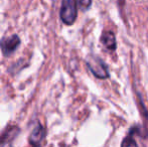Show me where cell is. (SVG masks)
Listing matches in <instances>:
<instances>
[{
	"label": "cell",
	"mask_w": 148,
	"mask_h": 147,
	"mask_svg": "<svg viewBox=\"0 0 148 147\" xmlns=\"http://www.w3.org/2000/svg\"><path fill=\"white\" fill-rule=\"evenodd\" d=\"M60 19L66 25H72L77 18V2L76 0H62L60 7Z\"/></svg>",
	"instance_id": "6da1fadb"
},
{
	"label": "cell",
	"mask_w": 148,
	"mask_h": 147,
	"mask_svg": "<svg viewBox=\"0 0 148 147\" xmlns=\"http://www.w3.org/2000/svg\"><path fill=\"white\" fill-rule=\"evenodd\" d=\"M86 64L90 71L98 79H107L109 77V73H108L105 64L96 55H89L86 59Z\"/></svg>",
	"instance_id": "7a4b0ae2"
},
{
	"label": "cell",
	"mask_w": 148,
	"mask_h": 147,
	"mask_svg": "<svg viewBox=\"0 0 148 147\" xmlns=\"http://www.w3.org/2000/svg\"><path fill=\"white\" fill-rule=\"evenodd\" d=\"M20 44V38L18 36L13 34L7 37H4L0 40V47L5 57L10 55L17 49V47Z\"/></svg>",
	"instance_id": "3957f363"
},
{
	"label": "cell",
	"mask_w": 148,
	"mask_h": 147,
	"mask_svg": "<svg viewBox=\"0 0 148 147\" xmlns=\"http://www.w3.org/2000/svg\"><path fill=\"white\" fill-rule=\"evenodd\" d=\"M45 136V128L39 123H37L36 126H35L32 131H31V133L29 135V139L28 140H29V143L32 146H36V145H39V143L43 140Z\"/></svg>",
	"instance_id": "277c9868"
},
{
	"label": "cell",
	"mask_w": 148,
	"mask_h": 147,
	"mask_svg": "<svg viewBox=\"0 0 148 147\" xmlns=\"http://www.w3.org/2000/svg\"><path fill=\"white\" fill-rule=\"evenodd\" d=\"M101 42L103 43L108 49H111V51H114V49H116V47H117L115 34L112 31L104 32L101 36Z\"/></svg>",
	"instance_id": "5b68a950"
},
{
	"label": "cell",
	"mask_w": 148,
	"mask_h": 147,
	"mask_svg": "<svg viewBox=\"0 0 148 147\" xmlns=\"http://www.w3.org/2000/svg\"><path fill=\"white\" fill-rule=\"evenodd\" d=\"M18 132H19V130L16 126H10L9 128H7L4 131V133L0 136V145L5 143H10L11 140H13L14 137L18 134Z\"/></svg>",
	"instance_id": "8992f818"
},
{
	"label": "cell",
	"mask_w": 148,
	"mask_h": 147,
	"mask_svg": "<svg viewBox=\"0 0 148 147\" xmlns=\"http://www.w3.org/2000/svg\"><path fill=\"white\" fill-rule=\"evenodd\" d=\"M121 147H138L134 137L132 136V131L129 133L128 136H126L124 138V140L122 141V144H121Z\"/></svg>",
	"instance_id": "52a82bcc"
},
{
	"label": "cell",
	"mask_w": 148,
	"mask_h": 147,
	"mask_svg": "<svg viewBox=\"0 0 148 147\" xmlns=\"http://www.w3.org/2000/svg\"><path fill=\"white\" fill-rule=\"evenodd\" d=\"M78 2L83 10H87L92 5V0H78Z\"/></svg>",
	"instance_id": "ba28073f"
},
{
	"label": "cell",
	"mask_w": 148,
	"mask_h": 147,
	"mask_svg": "<svg viewBox=\"0 0 148 147\" xmlns=\"http://www.w3.org/2000/svg\"><path fill=\"white\" fill-rule=\"evenodd\" d=\"M0 147H11V143H5V144H2V145H0Z\"/></svg>",
	"instance_id": "9c48e42d"
},
{
	"label": "cell",
	"mask_w": 148,
	"mask_h": 147,
	"mask_svg": "<svg viewBox=\"0 0 148 147\" xmlns=\"http://www.w3.org/2000/svg\"><path fill=\"white\" fill-rule=\"evenodd\" d=\"M33 147H40V146H39V145H36V146H33Z\"/></svg>",
	"instance_id": "30bf717a"
}]
</instances>
